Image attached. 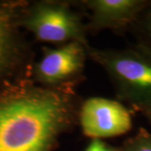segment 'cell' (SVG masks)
Returning a JSON list of instances; mask_svg holds the SVG:
<instances>
[{
    "mask_svg": "<svg viewBox=\"0 0 151 151\" xmlns=\"http://www.w3.org/2000/svg\"><path fill=\"white\" fill-rule=\"evenodd\" d=\"M137 21L139 22L142 33L147 39L148 44L142 45L151 50V3L141 14Z\"/></svg>",
    "mask_w": 151,
    "mask_h": 151,
    "instance_id": "9c48e42d",
    "label": "cell"
},
{
    "mask_svg": "<svg viewBox=\"0 0 151 151\" xmlns=\"http://www.w3.org/2000/svg\"><path fill=\"white\" fill-rule=\"evenodd\" d=\"M85 47L72 41L58 48H44L43 55L35 65V77L45 84H57L70 79L83 67Z\"/></svg>",
    "mask_w": 151,
    "mask_h": 151,
    "instance_id": "5b68a950",
    "label": "cell"
},
{
    "mask_svg": "<svg viewBox=\"0 0 151 151\" xmlns=\"http://www.w3.org/2000/svg\"><path fill=\"white\" fill-rule=\"evenodd\" d=\"M69 113L56 92L17 91L0 97V151H51Z\"/></svg>",
    "mask_w": 151,
    "mask_h": 151,
    "instance_id": "6da1fadb",
    "label": "cell"
},
{
    "mask_svg": "<svg viewBox=\"0 0 151 151\" xmlns=\"http://www.w3.org/2000/svg\"><path fill=\"white\" fill-rule=\"evenodd\" d=\"M143 113H145V115L146 116V118L147 119L149 120V122H150V124H151V104L148 107V108H146L144 111H143Z\"/></svg>",
    "mask_w": 151,
    "mask_h": 151,
    "instance_id": "8fae6325",
    "label": "cell"
},
{
    "mask_svg": "<svg viewBox=\"0 0 151 151\" xmlns=\"http://www.w3.org/2000/svg\"><path fill=\"white\" fill-rule=\"evenodd\" d=\"M22 24L40 41L50 43L77 41L86 46L84 27L79 17L63 4L38 3L24 14Z\"/></svg>",
    "mask_w": 151,
    "mask_h": 151,
    "instance_id": "3957f363",
    "label": "cell"
},
{
    "mask_svg": "<svg viewBox=\"0 0 151 151\" xmlns=\"http://www.w3.org/2000/svg\"><path fill=\"white\" fill-rule=\"evenodd\" d=\"M84 151H120V150L110 146L102 139H92Z\"/></svg>",
    "mask_w": 151,
    "mask_h": 151,
    "instance_id": "30bf717a",
    "label": "cell"
},
{
    "mask_svg": "<svg viewBox=\"0 0 151 151\" xmlns=\"http://www.w3.org/2000/svg\"><path fill=\"white\" fill-rule=\"evenodd\" d=\"M83 134L92 139H103L127 134L132 129L129 110L119 102L95 97L86 100L80 113Z\"/></svg>",
    "mask_w": 151,
    "mask_h": 151,
    "instance_id": "277c9868",
    "label": "cell"
},
{
    "mask_svg": "<svg viewBox=\"0 0 151 151\" xmlns=\"http://www.w3.org/2000/svg\"><path fill=\"white\" fill-rule=\"evenodd\" d=\"M16 9L0 3V80L15 63L19 52Z\"/></svg>",
    "mask_w": 151,
    "mask_h": 151,
    "instance_id": "52a82bcc",
    "label": "cell"
},
{
    "mask_svg": "<svg viewBox=\"0 0 151 151\" xmlns=\"http://www.w3.org/2000/svg\"><path fill=\"white\" fill-rule=\"evenodd\" d=\"M88 53L107 71L121 98L142 112L150 105V49L142 45L123 50L88 48Z\"/></svg>",
    "mask_w": 151,
    "mask_h": 151,
    "instance_id": "7a4b0ae2",
    "label": "cell"
},
{
    "mask_svg": "<svg viewBox=\"0 0 151 151\" xmlns=\"http://www.w3.org/2000/svg\"><path fill=\"white\" fill-rule=\"evenodd\" d=\"M150 3L147 0H89L85 4L91 11L95 28L122 29L137 22Z\"/></svg>",
    "mask_w": 151,
    "mask_h": 151,
    "instance_id": "8992f818",
    "label": "cell"
},
{
    "mask_svg": "<svg viewBox=\"0 0 151 151\" xmlns=\"http://www.w3.org/2000/svg\"><path fill=\"white\" fill-rule=\"evenodd\" d=\"M120 151H151V134L140 129L135 136L126 141Z\"/></svg>",
    "mask_w": 151,
    "mask_h": 151,
    "instance_id": "ba28073f",
    "label": "cell"
}]
</instances>
